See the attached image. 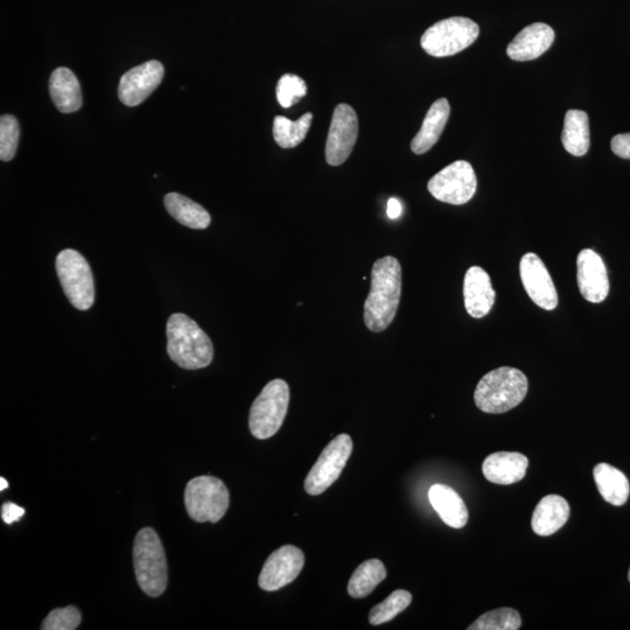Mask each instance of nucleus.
<instances>
[{
    "mask_svg": "<svg viewBox=\"0 0 630 630\" xmlns=\"http://www.w3.org/2000/svg\"><path fill=\"white\" fill-rule=\"evenodd\" d=\"M402 266L398 259H377L371 270V287L364 303V322L369 331L383 332L394 321L401 301Z\"/></svg>",
    "mask_w": 630,
    "mask_h": 630,
    "instance_id": "nucleus-1",
    "label": "nucleus"
},
{
    "mask_svg": "<svg viewBox=\"0 0 630 630\" xmlns=\"http://www.w3.org/2000/svg\"><path fill=\"white\" fill-rule=\"evenodd\" d=\"M167 354L182 369L206 368L214 359L212 340L184 313H174L167 321Z\"/></svg>",
    "mask_w": 630,
    "mask_h": 630,
    "instance_id": "nucleus-2",
    "label": "nucleus"
},
{
    "mask_svg": "<svg viewBox=\"0 0 630 630\" xmlns=\"http://www.w3.org/2000/svg\"><path fill=\"white\" fill-rule=\"evenodd\" d=\"M528 388V378L521 370L501 367L481 378L474 392V401L481 411L499 415L520 405Z\"/></svg>",
    "mask_w": 630,
    "mask_h": 630,
    "instance_id": "nucleus-3",
    "label": "nucleus"
},
{
    "mask_svg": "<svg viewBox=\"0 0 630 630\" xmlns=\"http://www.w3.org/2000/svg\"><path fill=\"white\" fill-rule=\"evenodd\" d=\"M133 566L137 583L151 598L166 591L168 581L167 560L163 543L151 528L140 530L133 544Z\"/></svg>",
    "mask_w": 630,
    "mask_h": 630,
    "instance_id": "nucleus-4",
    "label": "nucleus"
},
{
    "mask_svg": "<svg viewBox=\"0 0 630 630\" xmlns=\"http://www.w3.org/2000/svg\"><path fill=\"white\" fill-rule=\"evenodd\" d=\"M290 403V388L283 380H273L265 385L252 404L249 427L257 439H269L280 430Z\"/></svg>",
    "mask_w": 630,
    "mask_h": 630,
    "instance_id": "nucleus-5",
    "label": "nucleus"
},
{
    "mask_svg": "<svg viewBox=\"0 0 630 630\" xmlns=\"http://www.w3.org/2000/svg\"><path fill=\"white\" fill-rule=\"evenodd\" d=\"M55 269L69 303L76 310H90L95 301V284L87 259L79 251L62 250L56 257Z\"/></svg>",
    "mask_w": 630,
    "mask_h": 630,
    "instance_id": "nucleus-6",
    "label": "nucleus"
},
{
    "mask_svg": "<svg viewBox=\"0 0 630 630\" xmlns=\"http://www.w3.org/2000/svg\"><path fill=\"white\" fill-rule=\"evenodd\" d=\"M229 503L227 486L214 476H198L187 483L185 506L189 517L195 522H219L226 515Z\"/></svg>",
    "mask_w": 630,
    "mask_h": 630,
    "instance_id": "nucleus-7",
    "label": "nucleus"
},
{
    "mask_svg": "<svg viewBox=\"0 0 630 630\" xmlns=\"http://www.w3.org/2000/svg\"><path fill=\"white\" fill-rule=\"evenodd\" d=\"M480 27L473 20L453 17L438 21L420 39L424 51L434 58L458 54L479 38Z\"/></svg>",
    "mask_w": 630,
    "mask_h": 630,
    "instance_id": "nucleus-8",
    "label": "nucleus"
},
{
    "mask_svg": "<svg viewBox=\"0 0 630 630\" xmlns=\"http://www.w3.org/2000/svg\"><path fill=\"white\" fill-rule=\"evenodd\" d=\"M478 179L474 168L468 161H454L441 170L427 184V189L438 201L448 203V205L461 206L471 201Z\"/></svg>",
    "mask_w": 630,
    "mask_h": 630,
    "instance_id": "nucleus-9",
    "label": "nucleus"
},
{
    "mask_svg": "<svg viewBox=\"0 0 630 630\" xmlns=\"http://www.w3.org/2000/svg\"><path fill=\"white\" fill-rule=\"evenodd\" d=\"M353 452V440L348 434H340L321 452L305 480L308 495H320L340 478Z\"/></svg>",
    "mask_w": 630,
    "mask_h": 630,
    "instance_id": "nucleus-10",
    "label": "nucleus"
},
{
    "mask_svg": "<svg viewBox=\"0 0 630 630\" xmlns=\"http://www.w3.org/2000/svg\"><path fill=\"white\" fill-rule=\"evenodd\" d=\"M359 136V119L348 104L335 108L326 142V160L331 166H340L349 158Z\"/></svg>",
    "mask_w": 630,
    "mask_h": 630,
    "instance_id": "nucleus-11",
    "label": "nucleus"
},
{
    "mask_svg": "<svg viewBox=\"0 0 630 630\" xmlns=\"http://www.w3.org/2000/svg\"><path fill=\"white\" fill-rule=\"evenodd\" d=\"M304 565L303 551L293 545H284L266 559L259 574L258 585L264 591H278L296 580Z\"/></svg>",
    "mask_w": 630,
    "mask_h": 630,
    "instance_id": "nucleus-12",
    "label": "nucleus"
},
{
    "mask_svg": "<svg viewBox=\"0 0 630 630\" xmlns=\"http://www.w3.org/2000/svg\"><path fill=\"white\" fill-rule=\"evenodd\" d=\"M520 273L524 290L530 299L545 311L555 310L558 293L542 259L534 252L525 254L521 259Z\"/></svg>",
    "mask_w": 630,
    "mask_h": 630,
    "instance_id": "nucleus-13",
    "label": "nucleus"
},
{
    "mask_svg": "<svg viewBox=\"0 0 630 630\" xmlns=\"http://www.w3.org/2000/svg\"><path fill=\"white\" fill-rule=\"evenodd\" d=\"M164 75V66L157 60L132 68L119 82V100L128 107H137L158 88Z\"/></svg>",
    "mask_w": 630,
    "mask_h": 630,
    "instance_id": "nucleus-14",
    "label": "nucleus"
},
{
    "mask_svg": "<svg viewBox=\"0 0 630 630\" xmlns=\"http://www.w3.org/2000/svg\"><path fill=\"white\" fill-rule=\"evenodd\" d=\"M577 280L581 296L590 303L600 304L608 297V273L597 252L591 249L580 251L577 258Z\"/></svg>",
    "mask_w": 630,
    "mask_h": 630,
    "instance_id": "nucleus-15",
    "label": "nucleus"
},
{
    "mask_svg": "<svg viewBox=\"0 0 630 630\" xmlns=\"http://www.w3.org/2000/svg\"><path fill=\"white\" fill-rule=\"evenodd\" d=\"M555 41V31L544 23L531 24L518 33L507 48L511 60L532 61L543 55Z\"/></svg>",
    "mask_w": 630,
    "mask_h": 630,
    "instance_id": "nucleus-16",
    "label": "nucleus"
},
{
    "mask_svg": "<svg viewBox=\"0 0 630 630\" xmlns=\"http://www.w3.org/2000/svg\"><path fill=\"white\" fill-rule=\"evenodd\" d=\"M495 291L488 273L480 266L468 269L464 279L466 311L472 318L481 319L492 311Z\"/></svg>",
    "mask_w": 630,
    "mask_h": 630,
    "instance_id": "nucleus-17",
    "label": "nucleus"
},
{
    "mask_svg": "<svg viewBox=\"0 0 630 630\" xmlns=\"http://www.w3.org/2000/svg\"><path fill=\"white\" fill-rule=\"evenodd\" d=\"M529 466L525 455L517 452H497L483 461L482 473L495 485H514L523 480Z\"/></svg>",
    "mask_w": 630,
    "mask_h": 630,
    "instance_id": "nucleus-18",
    "label": "nucleus"
},
{
    "mask_svg": "<svg viewBox=\"0 0 630 630\" xmlns=\"http://www.w3.org/2000/svg\"><path fill=\"white\" fill-rule=\"evenodd\" d=\"M570 517V506L564 497L551 494L543 497L532 515L531 527L539 536H550L562 529Z\"/></svg>",
    "mask_w": 630,
    "mask_h": 630,
    "instance_id": "nucleus-19",
    "label": "nucleus"
},
{
    "mask_svg": "<svg viewBox=\"0 0 630 630\" xmlns=\"http://www.w3.org/2000/svg\"><path fill=\"white\" fill-rule=\"evenodd\" d=\"M451 114L450 103L446 98H439L431 105L424 118L422 128L411 142V150L415 154L429 152L438 143L444 132L448 117Z\"/></svg>",
    "mask_w": 630,
    "mask_h": 630,
    "instance_id": "nucleus-20",
    "label": "nucleus"
},
{
    "mask_svg": "<svg viewBox=\"0 0 630 630\" xmlns=\"http://www.w3.org/2000/svg\"><path fill=\"white\" fill-rule=\"evenodd\" d=\"M429 500L441 520L448 527L464 528L468 522V509L460 495L451 487L434 485L429 490Z\"/></svg>",
    "mask_w": 630,
    "mask_h": 630,
    "instance_id": "nucleus-21",
    "label": "nucleus"
},
{
    "mask_svg": "<svg viewBox=\"0 0 630 630\" xmlns=\"http://www.w3.org/2000/svg\"><path fill=\"white\" fill-rule=\"evenodd\" d=\"M49 94L55 107L63 114H70L82 107V94L79 80L72 70L61 67L55 69L49 80Z\"/></svg>",
    "mask_w": 630,
    "mask_h": 630,
    "instance_id": "nucleus-22",
    "label": "nucleus"
},
{
    "mask_svg": "<svg viewBox=\"0 0 630 630\" xmlns=\"http://www.w3.org/2000/svg\"><path fill=\"white\" fill-rule=\"evenodd\" d=\"M593 475L599 493L606 502L620 507L628 501L629 481L618 468L608 464H599L594 467Z\"/></svg>",
    "mask_w": 630,
    "mask_h": 630,
    "instance_id": "nucleus-23",
    "label": "nucleus"
},
{
    "mask_svg": "<svg viewBox=\"0 0 630 630\" xmlns=\"http://www.w3.org/2000/svg\"><path fill=\"white\" fill-rule=\"evenodd\" d=\"M165 207L175 221L182 226L202 230L209 227L212 217L199 203L179 193H168L164 199Z\"/></svg>",
    "mask_w": 630,
    "mask_h": 630,
    "instance_id": "nucleus-24",
    "label": "nucleus"
},
{
    "mask_svg": "<svg viewBox=\"0 0 630 630\" xmlns=\"http://www.w3.org/2000/svg\"><path fill=\"white\" fill-rule=\"evenodd\" d=\"M562 142L565 150L574 157H583L590 150V123H588V115L585 111L566 112Z\"/></svg>",
    "mask_w": 630,
    "mask_h": 630,
    "instance_id": "nucleus-25",
    "label": "nucleus"
},
{
    "mask_svg": "<svg viewBox=\"0 0 630 630\" xmlns=\"http://www.w3.org/2000/svg\"><path fill=\"white\" fill-rule=\"evenodd\" d=\"M387 577L384 564L378 559H369L355 570L348 583V594L355 599H362L375 590Z\"/></svg>",
    "mask_w": 630,
    "mask_h": 630,
    "instance_id": "nucleus-26",
    "label": "nucleus"
},
{
    "mask_svg": "<svg viewBox=\"0 0 630 630\" xmlns=\"http://www.w3.org/2000/svg\"><path fill=\"white\" fill-rule=\"evenodd\" d=\"M313 115L307 112L298 121L293 122L284 116H277L273 121V138L282 149H293L306 138L311 128Z\"/></svg>",
    "mask_w": 630,
    "mask_h": 630,
    "instance_id": "nucleus-27",
    "label": "nucleus"
},
{
    "mask_svg": "<svg viewBox=\"0 0 630 630\" xmlns=\"http://www.w3.org/2000/svg\"><path fill=\"white\" fill-rule=\"evenodd\" d=\"M412 601V595L408 591L397 590L392 592L387 599L376 605L369 613L370 625L380 626L395 619L408 608Z\"/></svg>",
    "mask_w": 630,
    "mask_h": 630,
    "instance_id": "nucleus-28",
    "label": "nucleus"
},
{
    "mask_svg": "<svg viewBox=\"0 0 630 630\" xmlns=\"http://www.w3.org/2000/svg\"><path fill=\"white\" fill-rule=\"evenodd\" d=\"M521 626L520 613L513 608L503 607L481 615L468 630H517Z\"/></svg>",
    "mask_w": 630,
    "mask_h": 630,
    "instance_id": "nucleus-29",
    "label": "nucleus"
},
{
    "mask_svg": "<svg viewBox=\"0 0 630 630\" xmlns=\"http://www.w3.org/2000/svg\"><path fill=\"white\" fill-rule=\"evenodd\" d=\"M277 100L283 108H291L307 94L306 83L301 77L293 74H285L280 77L277 86Z\"/></svg>",
    "mask_w": 630,
    "mask_h": 630,
    "instance_id": "nucleus-30",
    "label": "nucleus"
},
{
    "mask_svg": "<svg viewBox=\"0 0 630 630\" xmlns=\"http://www.w3.org/2000/svg\"><path fill=\"white\" fill-rule=\"evenodd\" d=\"M20 129L16 117L4 115L0 118V159L10 161L16 156Z\"/></svg>",
    "mask_w": 630,
    "mask_h": 630,
    "instance_id": "nucleus-31",
    "label": "nucleus"
},
{
    "mask_svg": "<svg viewBox=\"0 0 630 630\" xmlns=\"http://www.w3.org/2000/svg\"><path fill=\"white\" fill-rule=\"evenodd\" d=\"M82 620L79 609L74 606L54 609L42 622V630H74Z\"/></svg>",
    "mask_w": 630,
    "mask_h": 630,
    "instance_id": "nucleus-32",
    "label": "nucleus"
},
{
    "mask_svg": "<svg viewBox=\"0 0 630 630\" xmlns=\"http://www.w3.org/2000/svg\"><path fill=\"white\" fill-rule=\"evenodd\" d=\"M612 151L622 159H630V133H621L612 139Z\"/></svg>",
    "mask_w": 630,
    "mask_h": 630,
    "instance_id": "nucleus-33",
    "label": "nucleus"
},
{
    "mask_svg": "<svg viewBox=\"0 0 630 630\" xmlns=\"http://www.w3.org/2000/svg\"><path fill=\"white\" fill-rule=\"evenodd\" d=\"M25 515V509L17 506L16 503L6 502L2 506V520L6 524L18 522Z\"/></svg>",
    "mask_w": 630,
    "mask_h": 630,
    "instance_id": "nucleus-34",
    "label": "nucleus"
},
{
    "mask_svg": "<svg viewBox=\"0 0 630 630\" xmlns=\"http://www.w3.org/2000/svg\"><path fill=\"white\" fill-rule=\"evenodd\" d=\"M402 210L403 208H402L401 202H399L395 198L389 199L388 210H387L389 219L391 220L398 219V217L402 215Z\"/></svg>",
    "mask_w": 630,
    "mask_h": 630,
    "instance_id": "nucleus-35",
    "label": "nucleus"
},
{
    "mask_svg": "<svg viewBox=\"0 0 630 630\" xmlns=\"http://www.w3.org/2000/svg\"><path fill=\"white\" fill-rule=\"evenodd\" d=\"M0 485H2L0 486V490H2V492L3 490L9 488V482H7L4 478H0Z\"/></svg>",
    "mask_w": 630,
    "mask_h": 630,
    "instance_id": "nucleus-36",
    "label": "nucleus"
},
{
    "mask_svg": "<svg viewBox=\"0 0 630 630\" xmlns=\"http://www.w3.org/2000/svg\"><path fill=\"white\" fill-rule=\"evenodd\" d=\"M628 579L630 581V569H629V572H628Z\"/></svg>",
    "mask_w": 630,
    "mask_h": 630,
    "instance_id": "nucleus-37",
    "label": "nucleus"
}]
</instances>
